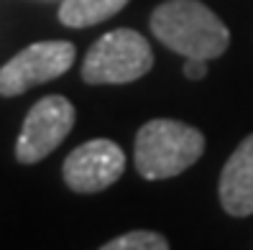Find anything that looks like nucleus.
I'll use <instances>...</instances> for the list:
<instances>
[{
	"label": "nucleus",
	"instance_id": "obj_1",
	"mask_svg": "<svg viewBox=\"0 0 253 250\" xmlns=\"http://www.w3.org/2000/svg\"><path fill=\"white\" fill-rule=\"evenodd\" d=\"M151 31L184 59H215L228 49L230 31L200 0H167L151 13Z\"/></svg>",
	"mask_w": 253,
	"mask_h": 250
},
{
	"label": "nucleus",
	"instance_id": "obj_9",
	"mask_svg": "<svg viewBox=\"0 0 253 250\" xmlns=\"http://www.w3.org/2000/svg\"><path fill=\"white\" fill-rule=\"evenodd\" d=\"M100 250H169V243L154 230H133L121 238H113Z\"/></svg>",
	"mask_w": 253,
	"mask_h": 250
},
{
	"label": "nucleus",
	"instance_id": "obj_2",
	"mask_svg": "<svg viewBox=\"0 0 253 250\" xmlns=\"http://www.w3.org/2000/svg\"><path fill=\"white\" fill-rule=\"evenodd\" d=\"M205 151V136L179 120H151L136 136V169L143 179L159 181L187 171Z\"/></svg>",
	"mask_w": 253,
	"mask_h": 250
},
{
	"label": "nucleus",
	"instance_id": "obj_6",
	"mask_svg": "<svg viewBox=\"0 0 253 250\" xmlns=\"http://www.w3.org/2000/svg\"><path fill=\"white\" fill-rule=\"evenodd\" d=\"M126 171V153L108 138H95L77 145L62 166L64 184L77 194H95L113 186Z\"/></svg>",
	"mask_w": 253,
	"mask_h": 250
},
{
	"label": "nucleus",
	"instance_id": "obj_3",
	"mask_svg": "<svg viewBox=\"0 0 253 250\" xmlns=\"http://www.w3.org/2000/svg\"><path fill=\"white\" fill-rule=\"evenodd\" d=\"M154 67L148 41L133 28H115L100 36L82 62V79L87 84H128L146 77Z\"/></svg>",
	"mask_w": 253,
	"mask_h": 250
},
{
	"label": "nucleus",
	"instance_id": "obj_10",
	"mask_svg": "<svg viewBox=\"0 0 253 250\" xmlns=\"http://www.w3.org/2000/svg\"><path fill=\"white\" fill-rule=\"evenodd\" d=\"M184 74L189 79H202L207 74V59H187L184 62Z\"/></svg>",
	"mask_w": 253,
	"mask_h": 250
},
{
	"label": "nucleus",
	"instance_id": "obj_7",
	"mask_svg": "<svg viewBox=\"0 0 253 250\" xmlns=\"http://www.w3.org/2000/svg\"><path fill=\"white\" fill-rule=\"evenodd\" d=\"M220 204L233 217L253 214V133L241 141L220 174Z\"/></svg>",
	"mask_w": 253,
	"mask_h": 250
},
{
	"label": "nucleus",
	"instance_id": "obj_5",
	"mask_svg": "<svg viewBox=\"0 0 253 250\" xmlns=\"http://www.w3.org/2000/svg\"><path fill=\"white\" fill-rule=\"evenodd\" d=\"M74 105L62 97V95H49V97H41L36 105L28 110L23 128H21V136L16 143V158L18 164H39L41 158H46L51 151L59 148L69 130L74 125Z\"/></svg>",
	"mask_w": 253,
	"mask_h": 250
},
{
	"label": "nucleus",
	"instance_id": "obj_4",
	"mask_svg": "<svg viewBox=\"0 0 253 250\" xmlns=\"http://www.w3.org/2000/svg\"><path fill=\"white\" fill-rule=\"evenodd\" d=\"M77 59L69 41H39L0 67V97H18L31 87L62 77Z\"/></svg>",
	"mask_w": 253,
	"mask_h": 250
},
{
	"label": "nucleus",
	"instance_id": "obj_8",
	"mask_svg": "<svg viewBox=\"0 0 253 250\" xmlns=\"http://www.w3.org/2000/svg\"><path fill=\"white\" fill-rule=\"evenodd\" d=\"M130 0H62L59 21L69 28H87L121 13Z\"/></svg>",
	"mask_w": 253,
	"mask_h": 250
}]
</instances>
